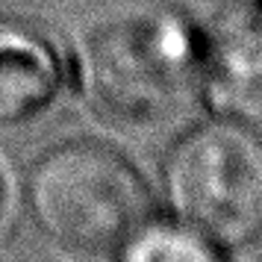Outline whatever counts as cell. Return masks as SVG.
<instances>
[{"label": "cell", "instance_id": "cell-1", "mask_svg": "<svg viewBox=\"0 0 262 262\" xmlns=\"http://www.w3.org/2000/svg\"><path fill=\"white\" fill-rule=\"evenodd\" d=\"M203 36V24L174 6L97 27L77 56V89L109 127H162L201 97Z\"/></svg>", "mask_w": 262, "mask_h": 262}, {"label": "cell", "instance_id": "cell-2", "mask_svg": "<svg viewBox=\"0 0 262 262\" xmlns=\"http://www.w3.org/2000/svg\"><path fill=\"white\" fill-rule=\"evenodd\" d=\"M24 209L62 256L112 262L121 242L154 212V191L118 147L100 139H65L30 162Z\"/></svg>", "mask_w": 262, "mask_h": 262}, {"label": "cell", "instance_id": "cell-3", "mask_svg": "<svg viewBox=\"0 0 262 262\" xmlns=\"http://www.w3.org/2000/svg\"><path fill=\"white\" fill-rule=\"evenodd\" d=\"M168 212L227 250L262 238V130L212 115L171 142L159 165Z\"/></svg>", "mask_w": 262, "mask_h": 262}, {"label": "cell", "instance_id": "cell-4", "mask_svg": "<svg viewBox=\"0 0 262 262\" xmlns=\"http://www.w3.org/2000/svg\"><path fill=\"white\" fill-rule=\"evenodd\" d=\"M77 89V59L45 27L0 15V130L48 118Z\"/></svg>", "mask_w": 262, "mask_h": 262}, {"label": "cell", "instance_id": "cell-5", "mask_svg": "<svg viewBox=\"0 0 262 262\" xmlns=\"http://www.w3.org/2000/svg\"><path fill=\"white\" fill-rule=\"evenodd\" d=\"M203 30L201 100L212 115L262 130V6L238 3Z\"/></svg>", "mask_w": 262, "mask_h": 262}, {"label": "cell", "instance_id": "cell-6", "mask_svg": "<svg viewBox=\"0 0 262 262\" xmlns=\"http://www.w3.org/2000/svg\"><path fill=\"white\" fill-rule=\"evenodd\" d=\"M112 262H230V250L177 215L150 212L121 242Z\"/></svg>", "mask_w": 262, "mask_h": 262}, {"label": "cell", "instance_id": "cell-7", "mask_svg": "<svg viewBox=\"0 0 262 262\" xmlns=\"http://www.w3.org/2000/svg\"><path fill=\"white\" fill-rule=\"evenodd\" d=\"M9 209H12V189H9V177L0 168V230L9 221Z\"/></svg>", "mask_w": 262, "mask_h": 262}, {"label": "cell", "instance_id": "cell-8", "mask_svg": "<svg viewBox=\"0 0 262 262\" xmlns=\"http://www.w3.org/2000/svg\"><path fill=\"white\" fill-rule=\"evenodd\" d=\"M253 3H259V6H262V0H253Z\"/></svg>", "mask_w": 262, "mask_h": 262}]
</instances>
